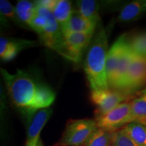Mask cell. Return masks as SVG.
I'll use <instances>...</instances> for the list:
<instances>
[{
    "label": "cell",
    "instance_id": "8992f818",
    "mask_svg": "<svg viewBox=\"0 0 146 146\" xmlns=\"http://www.w3.org/2000/svg\"><path fill=\"white\" fill-rule=\"evenodd\" d=\"M98 127L114 132L131 123V101L125 102L110 112L96 117Z\"/></svg>",
    "mask_w": 146,
    "mask_h": 146
},
{
    "label": "cell",
    "instance_id": "30bf717a",
    "mask_svg": "<svg viewBox=\"0 0 146 146\" xmlns=\"http://www.w3.org/2000/svg\"><path fill=\"white\" fill-rule=\"evenodd\" d=\"M52 114V109L47 108L40 110L33 116L29 125L26 146H36L40 139L41 131Z\"/></svg>",
    "mask_w": 146,
    "mask_h": 146
},
{
    "label": "cell",
    "instance_id": "8fae6325",
    "mask_svg": "<svg viewBox=\"0 0 146 146\" xmlns=\"http://www.w3.org/2000/svg\"><path fill=\"white\" fill-rule=\"evenodd\" d=\"M35 45V42L31 40L12 39L1 36L0 38V57L4 61L14 59L22 50Z\"/></svg>",
    "mask_w": 146,
    "mask_h": 146
},
{
    "label": "cell",
    "instance_id": "603a6c76",
    "mask_svg": "<svg viewBox=\"0 0 146 146\" xmlns=\"http://www.w3.org/2000/svg\"><path fill=\"white\" fill-rule=\"evenodd\" d=\"M36 146H43V142H42L41 139H40L39 140V141H38V143H37V144H36Z\"/></svg>",
    "mask_w": 146,
    "mask_h": 146
},
{
    "label": "cell",
    "instance_id": "ba28073f",
    "mask_svg": "<svg viewBox=\"0 0 146 146\" xmlns=\"http://www.w3.org/2000/svg\"><path fill=\"white\" fill-rule=\"evenodd\" d=\"M145 82L146 58L133 54L124 82L123 92H132Z\"/></svg>",
    "mask_w": 146,
    "mask_h": 146
},
{
    "label": "cell",
    "instance_id": "cb8c5ba5",
    "mask_svg": "<svg viewBox=\"0 0 146 146\" xmlns=\"http://www.w3.org/2000/svg\"><path fill=\"white\" fill-rule=\"evenodd\" d=\"M54 146H63V145H59V144H56V145H54Z\"/></svg>",
    "mask_w": 146,
    "mask_h": 146
},
{
    "label": "cell",
    "instance_id": "44dd1931",
    "mask_svg": "<svg viewBox=\"0 0 146 146\" xmlns=\"http://www.w3.org/2000/svg\"><path fill=\"white\" fill-rule=\"evenodd\" d=\"M112 145L113 146H139L131 139L123 129L113 132Z\"/></svg>",
    "mask_w": 146,
    "mask_h": 146
},
{
    "label": "cell",
    "instance_id": "4fadbf2b",
    "mask_svg": "<svg viewBox=\"0 0 146 146\" xmlns=\"http://www.w3.org/2000/svg\"><path fill=\"white\" fill-rule=\"evenodd\" d=\"M96 27L85 20L77 10H73L72 16L66 25L62 27L64 38L69 35L77 33H94Z\"/></svg>",
    "mask_w": 146,
    "mask_h": 146
},
{
    "label": "cell",
    "instance_id": "6da1fadb",
    "mask_svg": "<svg viewBox=\"0 0 146 146\" xmlns=\"http://www.w3.org/2000/svg\"><path fill=\"white\" fill-rule=\"evenodd\" d=\"M1 73L12 102L27 116L31 117L40 110L50 108L54 102L53 89L30 74L21 70L10 74L3 68Z\"/></svg>",
    "mask_w": 146,
    "mask_h": 146
},
{
    "label": "cell",
    "instance_id": "277c9868",
    "mask_svg": "<svg viewBox=\"0 0 146 146\" xmlns=\"http://www.w3.org/2000/svg\"><path fill=\"white\" fill-rule=\"evenodd\" d=\"M133 56L128 39L123 35L108 53L106 72L110 89L123 91L125 76Z\"/></svg>",
    "mask_w": 146,
    "mask_h": 146
},
{
    "label": "cell",
    "instance_id": "d6986e66",
    "mask_svg": "<svg viewBox=\"0 0 146 146\" xmlns=\"http://www.w3.org/2000/svg\"><path fill=\"white\" fill-rule=\"evenodd\" d=\"M113 132L98 128L90 137L85 146H110L112 145Z\"/></svg>",
    "mask_w": 146,
    "mask_h": 146
},
{
    "label": "cell",
    "instance_id": "52a82bcc",
    "mask_svg": "<svg viewBox=\"0 0 146 146\" xmlns=\"http://www.w3.org/2000/svg\"><path fill=\"white\" fill-rule=\"evenodd\" d=\"M128 94L114 89L91 91V102L96 106V117L110 112L123 102H127Z\"/></svg>",
    "mask_w": 146,
    "mask_h": 146
},
{
    "label": "cell",
    "instance_id": "3957f363",
    "mask_svg": "<svg viewBox=\"0 0 146 146\" xmlns=\"http://www.w3.org/2000/svg\"><path fill=\"white\" fill-rule=\"evenodd\" d=\"M36 3L37 10L30 27L37 33L45 46L70 60L60 25L48 9L39 5L36 1Z\"/></svg>",
    "mask_w": 146,
    "mask_h": 146
},
{
    "label": "cell",
    "instance_id": "7a4b0ae2",
    "mask_svg": "<svg viewBox=\"0 0 146 146\" xmlns=\"http://www.w3.org/2000/svg\"><path fill=\"white\" fill-rule=\"evenodd\" d=\"M108 42L105 29L101 28L93 38L87 51L84 64L91 91L109 89L106 72Z\"/></svg>",
    "mask_w": 146,
    "mask_h": 146
},
{
    "label": "cell",
    "instance_id": "ffe728a7",
    "mask_svg": "<svg viewBox=\"0 0 146 146\" xmlns=\"http://www.w3.org/2000/svg\"><path fill=\"white\" fill-rule=\"evenodd\" d=\"M128 43L133 54L146 58V31L135 35Z\"/></svg>",
    "mask_w": 146,
    "mask_h": 146
},
{
    "label": "cell",
    "instance_id": "9c48e42d",
    "mask_svg": "<svg viewBox=\"0 0 146 146\" xmlns=\"http://www.w3.org/2000/svg\"><path fill=\"white\" fill-rule=\"evenodd\" d=\"M94 33H77L65 37V43L70 60L75 63L81 62L84 51L93 39Z\"/></svg>",
    "mask_w": 146,
    "mask_h": 146
},
{
    "label": "cell",
    "instance_id": "5b68a950",
    "mask_svg": "<svg viewBox=\"0 0 146 146\" xmlns=\"http://www.w3.org/2000/svg\"><path fill=\"white\" fill-rule=\"evenodd\" d=\"M98 128L96 119L83 118L68 120L58 144L63 146H85Z\"/></svg>",
    "mask_w": 146,
    "mask_h": 146
},
{
    "label": "cell",
    "instance_id": "d4e9b609",
    "mask_svg": "<svg viewBox=\"0 0 146 146\" xmlns=\"http://www.w3.org/2000/svg\"><path fill=\"white\" fill-rule=\"evenodd\" d=\"M110 146H113V145H110Z\"/></svg>",
    "mask_w": 146,
    "mask_h": 146
},
{
    "label": "cell",
    "instance_id": "9a60e30c",
    "mask_svg": "<svg viewBox=\"0 0 146 146\" xmlns=\"http://www.w3.org/2000/svg\"><path fill=\"white\" fill-rule=\"evenodd\" d=\"M77 11L81 15L96 27L100 21L99 14V5L94 0H81L77 3Z\"/></svg>",
    "mask_w": 146,
    "mask_h": 146
},
{
    "label": "cell",
    "instance_id": "e0dca14e",
    "mask_svg": "<svg viewBox=\"0 0 146 146\" xmlns=\"http://www.w3.org/2000/svg\"><path fill=\"white\" fill-rule=\"evenodd\" d=\"M37 5L36 1L28 0L18 1L15 7L16 16L20 21L29 25H31L35 16L36 15Z\"/></svg>",
    "mask_w": 146,
    "mask_h": 146
},
{
    "label": "cell",
    "instance_id": "5bb4252c",
    "mask_svg": "<svg viewBox=\"0 0 146 146\" xmlns=\"http://www.w3.org/2000/svg\"><path fill=\"white\" fill-rule=\"evenodd\" d=\"M146 12V0H136L126 4L120 10L118 21L129 23L137 20Z\"/></svg>",
    "mask_w": 146,
    "mask_h": 146
},
{
    "label": "cell",
    "instance_id": "7402d4cb",
    "mask_svg": "<svg viewBox=\"0 0 146 146\" xmlns=\"http://www.w3.org/2000/svg\"><path fill=\"white\" fill-rule=\"evenodd\" d=\"M0 12H1V16L10 19L11 21L16 22L18 20L17 16H16L15 8H14L10 1H7V0L0 1Z\"/></svg>",
    "mask_w": 146,
    "mask_h": 146
},
{
    "label": "cell",
    "instance_id": "7c38bea8",
    "mask_svg": "<svg viewBox=\"0 0 146 146\" xmlns=\"http://www.w3.org/2000/svg\"><path fill=\"white\" fill-rule=\"evenodd\" d=\"M36 2L42 6L47 8L52 12L61 28L68 23L72 16L73 10L70 1L43 0V1H36Z\"/></svg>",
    "mask_w": 146,
    "mask_h": 146
},
{
    "label": "cell",
    "instance_id": "ac0fdd59",
    "mask_svg": "<svg viewBox=\"0 0 146 146\" xmlns=\"http://www.w3.org/2000/svg\"><path fill=\"white\" fill-rule=\"evenodd\" d=\"M123 129L137 145L146 146V125L137 122H132Z\"/></svg>",
    "mask_w": 146,
    "mask_h": 146
},
{
    "label": "cell",
    "instance_id": "2e32d148",
    "mask_svg": "<svg viewBox=\"0 0 146 146\" xmlns=\"http://www.w3.org/2000/svg\"><path fill=\"white\" fill-rule=\"evenodd\" d=\"M131 123L137 122L146 125V88L131 101Z\"/></svg>",
    "mask_w": 146,
    "mask_h": 146
}]
</instances>
